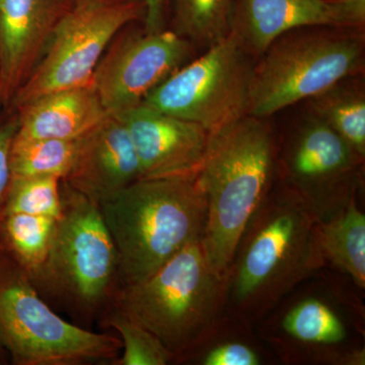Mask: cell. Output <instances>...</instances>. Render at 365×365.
Here are the masks:
<instances>
[{"mask_svg": "<svg viewBox=\"0 0 365 365\" xmlns=\"http://www.w3.org/2000/svg\"><path fill=\"white\" fill-rule=\"evenodd\" d=\"M318 220L276 182L245 228L227 273V309L255 324L326 267Z\"/></svg>", "mask_w": 365, "mask_h": 365, "instance_id": "1", "label": "cell"}, {"mask_svg": "<svg viewBox=\"0 0 365 365\" xmlns=\"http://www.w3.org/2000/svg\"><path fill=\"white\" fill-rule=\"evenodd\" d=\"M277 136L247 115L209 136L197 182L206 201L202 237L210 268L227 276L245 228L277 182Z\"/></svg>", "mask_w": 365, "mask_h": 365, "instance_id": "2", "label": "cell"}, {"mask_svg": "<svg viewBox=\"0 0 365 365\" xmlns=\"http://www.w3.org/2000/svg\"><path fill=\"white\" fill-rule=\"evenodd\" d=\"M361 290L324 267L255 324L256 334L285 364L364 365Z\"/></svg>", "mask_w": 365, "mask_h": 365, "instance_id": "3", "label": "cell"}, {"mask_svg": "<svg viewBox=\"0 0 365 365\" xmlns=\"http://www.w3.org/2000/svg\"><path fill=\"white\" fill-rule=\"evenodd\" d=\"M100 207L116 248L120 287L146 279L202 241L206 201L196 177L139 179Z\"/></svg>", "mask_w": 365, "mask_h": 365, "instance_id": "4", "label": "cell"}, {"mask_svg": "<svg viewBox=\"0 0 365 365\" xmlns=\"http://www.w3.org/2000/svg\"><path fill=\"white\" fill-rule=\"evenodd\" d=\"M113 304L185 364L227 309V276L210 268L196 241L150 277L120 287Z\"/></svg>", "mask_w": 365, "mask_h": 365, "instance_id": "5", "label": "cell"}, {"mask_svg": "<svg viewBox=\"0 0 365 365\" xmlns=\"http://www.w3.org/2000/svg\"><path fill=\"white\" fill-rule=\"evenodd\" d=\"M62 212L35 287L79 316H102L120 288L118 256L100 205L61 180Z\"/></svg>", "mask_w": 365, "mask_h": 365, "instance_id": "6", "label": "cell"}, {"mask_svg": "<svg viewBox=\"0 0 365 365\" xmlns=\"http://www.w3.org/2000/svg\"><path fill=\"white\" fill-rule=\"evenodd\" d=\"M0 347L14 365L113 364L119 337L69 323L48 306L29 274L0 250Z\"/></svg>", "mask_w": 365, "mask_h": 365, "instance_id": "7", "label": "cell"}, {"mask_svg": "<svg viewBox=\"0 0 365 365\" xmlns=\"http://www.w3.org/2000/svg\"><path fill=\"white\" fill-rule=\"evenodd\" d=\"M262 56L254 67L249 115L265 119L361 71L364 39L353 33H287Z\"/></svg>", "mask_w": 365, "mask_h": 365, "instance_id": "8", "label": "cell"}, {"mask_svg": "<svg viewBox=\"0 0 365 365\" xmlns=\"http://www.w3.org/2000/svg\"><path fill=\"white\" fill-rule=\"evenodd\" d=\"M251 52L232 32L163 81L141 105L215 132L249 115Z\"/></svg>", "mask_w": 365, "mask_h": 365, "instance_id": "9", "label": "cell"}, {"mask_svg": "<svg viewBox=\"0 0 365 365\" xmlns=\"http://www.w3.org/2000/svg\"><path fill=\"white\" fill-rule=\"evenodd\" d=\"M144 19V0H97L72 6L11 103L20 109L53 91L88 85L118 34Z\"/></svg>", "mask_w": 365, "mask_h": 365, "instance_id": "10", "label": "cell"}, {"mask_svg": "<svg viewBox=\"0 0 365 365\" xmlns=\"http://www.w3.org/2000/svg\"><path fill=\"white\" fill-rule=\"evenodd\" d=\"M277 182L294 192L319 222L361 191L364 158L309 113L277 137Z\"/></svg>", "mask_w": 365, "mask_h": 365, "instance_id": "11", "label": "cell"}, {"mask_svg": "<svg viewBox=\"0 0 365 365\" xmlns=\"http://www.w3.org/2000/svg\"><path fill=\"white\" fill-rule=\"evenodd\" d=\"M93 71L91 85L110 115L141 105L153 88L188 63L195 46L170 29L119 33Z\"/></svg>", "mask_w": 365, "mask_h": 365, "instance_id": "12", "label": "cell"}, {"mask_svg": "<svg viewBox=\"0 0 365 365\" xmlns=\"http://www.w3.org/2000/svg\"><path fill=\"white\" fill-rule=\"evenodd\" d=\"M113 116L129 132L141 179L196 177L210 136L203 126L143 105Z\"/></svg>", "mask_w": 365, "mask_h": 365, "instance_id": "13", "label": "cell"}, {"mask_svg": "<svg viewBox=\"0 0 365 365\" xmlns=\"http://www.w3.org/2000/svg\"><path fill=\"white\" fill-rule=\"evenodd\" d=\"M71 7L69 0H0V104L11 103Z\"/></svg>", "mask_w": 365, "mask_h": 365, "instance_id": "14", "label": "cell"}, {"mask_svg": "<svg viewBox=\"0 0 365 365\" xmlns=\"http://www.w3.org/2000/svg\"><path fill=\"white\" fill-rule=\"evenodd\" d=\"M139 179L140 165L129 132L111 115L76 139L73 163L63 181L101 205Z\"/></svg>", "mask_w": 365, "mask_h": 365, "instance_id": "15", "label": "cell"}, {"mask_svg": "<svg viewBox=\"0 0 365 365\" xmlns=\"http://www.w3.org/2000/svg\"><path fill=\"white\" fill-rule=\"evenodd\" d=\"M307 26L343 28L335 0H235L232 32L253 55Z\"/></svg>", "mask_w": 365, "mask_h": 365, "instance_id": "16", "label": "cell"}, {"mask_svg": "<svg viewBox=\"0 0 365 365\" xmlns=\"http://www.w3.org/2000/svg\"><path fill=\"white\" fill-rule=\"evenodd\" d=\"M18 111L21 139L76 140L111 116L91 83L47 93Z\"/></svg>", "mask_w": 365, "mask_h": 365, "instance_id": "17", "label": "cell"}, {"mask_svg": "<svg viewBox=\"0 0 365 365\" xmlns=\"http://www.w3.org/2000/svg\"><path fill=\"white\" fill-rule=\"evenodd\" d=\"M318 237L326 267L342 274L365 289V215L359 195L327 222H318Z\"/></svg>", "mask_w": 365, "mask_h": 365, "instance_id": "18", "label": "cell"}, {"mask_svg": "<svg viewBox=\"0 0 365 365\" xmlns=\"http://www.w3.org/2000/svg\"><path fill=\"white\" fill-rule=\"evenodd\" d=\"M257 336L254 325L227 309L185 364L263 365L273 359Z\"/></svg>", "mask_w": 365, "mask_h": 365, "instance_id": "19", "label": "cell"}, {"mask_svg": "<svg viewBox=\"0 0 365 365\" xmlns=\"http://www.w3.org/2000/svg\"><path fill=\"white\" fill-rule=\"evenodd\" d=\"M58 220L6 213L0 220V250L34 279L51 251Z\"/></svg>", "mask_w": 365, "mask_h": 365, "instance_id": "20", "label": "cell"}, {"mask_svg": "<svg viewBox=\"0 0 365 365\" xmlns=\"http://www.w3.org/2000/svg\"><path fill=\"white\" fill-rule=\"evenodd\" d=\"M309 113L365 158V93L361 85L342 81L309 98Z\"/></svg>", "mask_w": 365, "mask_h": 365, "instance_id": "21", "label": "cell"}, {"mask_svg": "<svg viewBox=\"0 0 365 365\" xmlns=\"http://www.w3.org/2000/svg\"><path fill=\"white\" fill-rule=\"evenodd\" d=\"M235 6V0H173L170 30L207 49L232 34Z\"/></svg>", "mask_w": 365, "mask_h": 365, "instance_id": "22", "label": "cell"}, {"mask_svg": "<svg viewBox=\"0 0 365 365\" xmlns=\"http://www.w3.org/2000/svg\"><path fill=\"white\" fill-rule=\"evenodd\" d=\"M76 140L21 139L11 150V177H58L68 175L76 155Z\"/></svg>", "mask_w": 365, "mask_h": 365, "instance_id": "23", "label": "cell"}, {"mask_svg": "<svg viewBox=\"0 0 365 365\" xmlns=\"http://www.w3.org/2000/svg\"><path fill=\"white\" fill-rule=\"evenodd\" d=\"M103 326L116 331L122 349L115 365H168L176 364L174 355L157 336L114 304L102 314Z\"/></svg>", "mask_w": 365, "mask_h": 365, "instance_id": "24", "label": "cell"}, {"mask_svg": "<svg viewBox=\"0 0 365 365\" xmlns=\"http://www.w3.org/2000/svg\"><path fill=\"white\" fill-rule=\"evenodd\" d=\"M62 212L58 177H11L4 203L6 213L47 216L59 220Z\"/></svg>", "mask_w": 365, "mask_h": 365, "instance_id": "25", "label": "cell"}, {"mask_svg": "<svg viewBox=\"0 0 365 365\" xmlns=\"http://www.w3.org/2000/svg\"><path fill=\"white\" fill-rule=\"evenodd\" d=\"M19 127L18 116L0 122V220L11 182V150Z\"/></svg>", "mask_w": 365, "mask_h": 365, "instance_id": "26", "label": "cell"}, {"mask_svg": "<svg viewBox=\"0 0 365 365\" xmlns=\"http://www.w3.org/2000/svg\"><path fill=\"white\" fill-rule=\"evenodd\" d=\"M173 0H144L145 19L144 30L148 33H158L168 29Z\"/></svg>", "mask_w": 365, "mask_h": 365, "instance_id": "27", "label": "cell"}, {"mask_svg": "<svg viewBox=\"0 0 365 365\" xmlns=\"http://www.w3.org/2000/svg\"><path fill=\"white\" fill-rule=\"evenodd\" d=\"M343 28H360L365 23V0H335Z\"/></svg>", "mask_w": 365, "mask_h": 365, "instance_id": "28", "label": "cell"}, {"mask_svg": "<svg viewBox=\"0 0 365 365\" xmlns=\"http://www.w3.org/2000/svg\"><path fill=\"white\" fill-rule=\"evenodd\" d=\"M9 360V356H7L6 351L0 347V365L6 364Z\"/></svg>", "mask_w": 365, "mask_h": 365, "instance_id": "29", "label": "cell"}, {"mask_svg": "<svg viewBox=\"0 0 365 365\" xmlns=\"http://www.w3.org/2000/svg\"><path fill=\"white\" fill-rule=\"evenodd\" d=\"M97 1V0H69L71 6H76V4H86V2Z\"/></svg>", "mask_w": 365, "mask_h": 365, "instance_id": "30", "label": "cell"}]
</instances>
